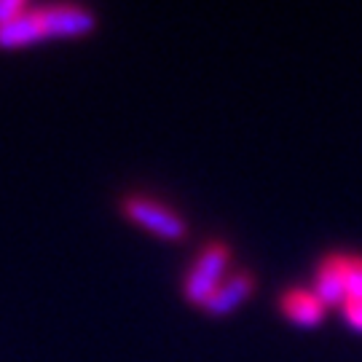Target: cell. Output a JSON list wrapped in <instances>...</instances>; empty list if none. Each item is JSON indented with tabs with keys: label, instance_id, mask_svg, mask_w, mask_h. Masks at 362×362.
Listing matches in <instances>:
<instances>
[{
	"label": "cell",
	"instance_id": "obj_1",
	"mask_svg": "<svg viewBox=\"0 0 362 362\" xmlns=\"http://www.w3.org/2000/svg\"><path fill=\"white\" fill-rule=\"evenodd\" d=\"M97 27V16L81 6H40L0 25V49H22L46 38H81Z\"/></svg>",
	"mask_w": 362,
	"mask_h": 362
},
{
	"label": "cell",
	"instance_id": "obj_2",
	"mask_svg": "<svg viewBox=\"0 0 362 362\" xmlns=\"http://www.w3.org/2000/svg\"><path fill=\"white\" fill-rule=\"evenodd\" d=\"M118 209L129 223L151 231L153 236L164 239V242H182L188 236V223H185L180 212H175L172 207L156 202L151 196L127 194L118 202Z\"/></svg>",
	"mask_w": 362,
	"mask_h": 362
},
{
	"label": "cell",
	"instance_id": "obj_3",
	"mask_svg": "<svg viewBox=\"0 0 362 362\" xmlns=\"http://www.w3.org/2000/svg\"><path fill=\"white\" fill-rule=\"evenodd\" d=\"M228 263H231V247L226 245V242H209V245L202 247V252L196 255L194 266L188 269L185 279H182V296H185V300L202 309L204 300L226 279Z\"/></svg>",
	"mask_w": 362,
	"mask_h": 362
},
{
	"label": "cell",
	"instance_id": "obj_4",
	"mask_svg": "<svg viewBox=\"0 0 362 362\" xmlns=\"http://www.w3.org/2000/svg\"><path fill=\"white\" fill-rule=\"evenodd\" d=\"M252 290H255V276L250 272L239 269V272H233V274H226V279L218 285V290L204 300L202 311H204L207 317H215V320H218V317H226V314H231L233 309H239L247 298L252 296Z\"/></svg>",
	"mask_w": 362,
	"mask_h": 362
},
{
	"label": "cell",
	"instance_id": "obj_5",
	"mask_svg": "<svg viewBox=\"0 0 362 362\" xmlns=\"http://www.w3.org/2000/svg\"><path fill=\"white\" fill-rule=\"evenodd\" d=\"M314 293L325 306H344L346 300V255L330 252L317 269Z\"/></svg>",
	"mask_w": 362,
	"mask_h": 362
},
{
	"label": "cell",
	"instance_id": "obj_6",
	"mask_svg": "<svg viewBox=\"0 0 362 362\" xmlns=\"http://www.w3.org/2000/svg\"><path fill=\"white\" fill-rule=\"evenodd\" d=\"M279 309H282V314H285L293 325L317 327V325H322L325 309H327V306L317 298V293L293 287V290H287L285 296L279 298Z\"/></svg>",
	"mask_w": 362,
	"mask_h": 362
},
{
	"label": "cell",
	"instance_id": "obj_7",
	"mask_svg": "<svg viewBox=\"0 0 362 362\" xmlns=\"http://www.w3.org/2000/svg\"><path fill=\"white\" fill-rule=\"evenodd\" d=\"M346 298H362V255H346Z\"/></svg>",
	"mask_w": 362,
	"mask_h": 362
},
{
	"label": "cell",
	"instance_id": "obj_8",
	"mask_svg": "<svg viewBox=\"0 0 362 362\" xmlns=\"http://www.w3.org/2000/svg\"><path fill=\"white\" fill-rule=\"evenodd\" d=\"M344 317L354 330L362 333V298H346L344 300Z\"/></svg>",
	"mask_w": 362,
	"mask_h": 362
},
{
	"label": "cell",
	"instance_id": "obj_9",
	"mask_svg": "<svg viewBox=\"0 0 362 362\" xmlns=\"http://www.w3.org/2000/svg\"><path fill=\"white\" fill-rule=\"evenodd\" d=\"M27 8H30L27 0H0V25H6V22L16 19V16L25 13Z\"/></svg>",
	"mask_w": 362,
	"mask_h": 362
}]
</instances>
